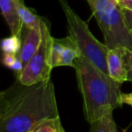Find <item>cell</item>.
Instances as JSON below:
<instances>
[{
  "instance_id": "1",
  "label": "cell",
  "mask_w": 132,
  "mask_h": 132,
  "mask_svg": "<svg viewBox=\"0 0 132 132\" xmlns=\"http://www.w3.org/2000/svg\"><path fill=\"white\" fill-rule=\"evenodd\" d=\"M23 86L12 95L7 110L0 118V132H32L41 120L59 116L51 78Z\"/></svg>"
},
{
  "instance_id": "2",
  "label": "cell",
  "mask_w": 132,
  "mask_h": 132,
  "mask_svg": "<svg viewBox=\"0 0 132 132\" xmlns=\"http://www.w3.org/2000/svg\"><path fill=\"white\" fill-rule=\"evenodd\" d=\"M73 68L76 72L78 87L82 95L83 110L89 123L122 106L121 84L101 72L93 63L79 56Z\"/></svg>"
},
{
  "instance_id": "3",
  "label": "cell",
  "mask_w": 132,
  "mask_h": 132,
  "mask_svg": "<svg viewBox=\"0 0 132 132\" xmlns=\"http://www.w3.org/2000/svg\"><path fill=\"white\" fill-rule=\"evenodd\" d=\"M105 38L109 49L132 47V34L127 26L122 8L116 0H86Z\"/></svg>"
},
{
  "instance_id": "4",
  "label": "cell",
  "mask_w": 132,
  "mask_h": 132,
  "mask_svg": "<svg viewBox=\"0 0 132 132\" xmlns=\"http://www.w3.org/2000/svg\"><path fill=\"white\" fill-rule=\"evenodd\" d=\"M59 1L67 20L69 37L75 44L81 55L109 75L107 67L109 47L106 44H101L93 36L86 23L71 7L66 0Z\"/></svg>"
},
{
  "instance_id": "5",
  "label": "cell",
  "mask_w": 132,
  "mask_h": 132,
  "mask_svg": "<svg viewBox=\"0 0 132 132\" xmlns=\"http://www.w3.org/2000/svg\"><path fill=\"white\" fill-rule=\"evenodd\" d=\"M42 41L36 53L24 65L17 77L22 85H32L39 81L51 78L52 66L50 62L51 44L53 36L51 35L47 23L42 20L40 24Z\"/></svg>"
},
{
  "instance_id": "6",
  "label": "cell",
  "mask_w": 132,
  "mask_h": 132,
  "mask_svg": "<svg viewBox=\"0 0 132 132\" xmlns=\"http://www.w3.org/2000/svg\"><path fill=\"white\" fill-rule=\"evenodd\" d=\"M79 56H81V53L69 36L63 39L53 37L50 54L52 68L61 66L73 67L75 60Z\"/></svg>"
},
{
  "instance_id": "7",
  "label": "cell",
  "mask_w": 132,
  "mask_h": 132,
  "mask_svg": "<svg viewBox=\"0 0 132 132\" xmlns=\"http://www.w3.org/2000/svg\"><path fill=\"white\" fill-rule=\"evenodd\" d=\"M126 51V47L119 46L109 49L107 54V67L109 75L113 80L120 83L128 81V74L125 66Z\"/></svg>"
},
{
  "instance_id": "8",
  "label": "cell",
  "mask_w": 132,
  "mask_h": 132,
  "mask_svg": "<svg viewBox=\"0 0 132 132\" xmlns=\"http://www.w3.org/2000/svg\"><path fill=\"white\" fill-rule=\"evenodd\" d=\"M26 29L27 31L24 35L21 49L18 53V56L24 65H26L33 57V55L36 53L42 41L41 29Z\"/></svg>"
},
{
  "instance_id": "9",
  "label": "cell",
  "mask_w": 132,
  "mask_h": 132,
  "mask_svg": "<svg viewBox=\"0 0 132 132\" xmlns=\"http://www.w3.org/2000/svg\"><path fill=\"white\" fill-rule=\"evenodd\" d=\"M0 12L9 26L11 35L21 37L24 26L18 15L14 0H0Z\"/></svg>"
},
{
  "instance_id": "10",
  "label": "cell",
  "mask_w": 132,
  "mask_h": 132,
  "mask_svg": "<svg viewBox=\"0 0 132 132\" xmlns=\"http://www.w3.org/2000/svg\"><path fill=\"white\" fill-rule=\"evenodd\" d=\"M17 13L23 24L28 29H40V24L43 19L36 15L31 9L24 5L23 0H14Z\"/></svg>"
},
{
  "instance_id": "11",
  "label": "cell",
  "mask_w": 132,
  "mask_h": 132,
  "mask_svg": "<svg viewBox=\"0 0 132 132\" xmlns=\"http://www.w3.org/2000/svg\"><path fill=\"white\" fill-rule=\"evenodd\" d=\"M90 131L92 132H117V125L113 119L112 113H109L103 115L90 123Z\"/></svg>"
},
{
  "instance_id": "12",
  "label": "cell",
  "mask_w": 132,
  "mask_h": 132,
  "mask_svg": "<svg viewBox=\"0 0 132 132\" xmlns=\"http://www.w3.org/2000/svg\"><path fill=\"white\" fill-rule=\"evenodd\" d=\"M64 128L59 116L50 117L41 120L35 125L32 132H63Z\"/></svg>"
},
{
  "instance_id": "13",
  "label": "cell",
  "mask_w": 132,
  "mask_h": 132,
  "mask_svg": "<svg viewBox=\"0 0 132 132\" xmlns=\"http://www.w3.org/2000/svg\"><path fill=\"white\" fill-rule=\"evenodd\" d=\"M22 42L21 37L15 35H11L0 41V49L3 53H18L21 49Z\"/></svg>"
},
{
  "instance_id": "14",
  "label": "cell",
  "mask_w": 132,
  "mask_h": 132,
  "mask_svg": "<svg viewBox=\"0 0 132 132\" xmlns=\"http://www.w3.org/2000/svg\"><path fill=\"white\" fill-rule=\"evenodd\" d=\"M11 97L12 95L10 94V90L0 92V118L7 110L11 101Z\"/></svg>"
},
{
  "instance_id": "15",
  "label": "cell",
  "mask_w": 132,
  "mask_h": 132,
  "mask_svg": "<svg viewBox=\"0 0 132 132\" xmlns=\"http://www.w3.org/2000/svg\"><path fill=\"white\" fill-rule=\"evenodd\" d=\"M125 66L128 74V81L132 82V47L129 49L127 48L125 53Z\"/></svg>"
},
{
  "instance_id": "16",
  "label": "cell",
  "mask_w": 132,
  "mask_h": 132,
  "mask_svg": "<svg viewBox=\"0 0 132 132\" xmlns=\"http://www.w3.org/2000/svg\"><path fill=\"white\" fill-rule=\"evenodd\" d=\"M122 13L123 16H124L125 23H126L127 26H128V28L132 34V10L122 9Z\"/></svg>"
},
{
  "instance_id": "17",
  "label": "cell",
  "mask_w": 132,
  "mask_h": 132,
  "mask_svg": "<svg viewBox=\"0 0 132 132\" xmlns=\"http://www.w3.org/2000/svg\"><path fill=\"white\" fill-rule=\"evenodd\" d=\"M120 100L122 104H127L132 107V92L131 93H122L121 92Z\"/></svg>"
},
{
  "instance_id": "18",
  "label": "cell",
  "mask_w": 132,
  "mask_h": 132,
  "mask_svg": "<svg viewBox=\"0 0 132 132\" xmlns=\"http://www.w3.org/2000/svg\"><path fill=\"white\" fill-rule=\"evenodd\" d=\"M119 5L122 9L132 10V0H119Z\"/></svg>"
},
{
  "instance_id": "19",
  "label": "cell",
  "mask_w": 132,
  "mask_h": 132,
  "mask_svg": "<svg viewBox=\"0 0 132 132\" xmlns=\"http://www.w3.org/2000/svg\"><path fill=\"white\" fill-rule=\"evenodd\" d=\"M116 1H117V2H118V3H119V0H116Z\"/></svg>"
}]
</instances>
